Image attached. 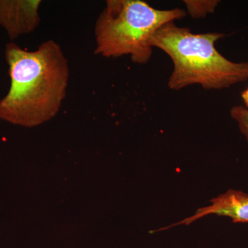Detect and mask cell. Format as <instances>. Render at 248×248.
<instances>
[{
    "mask_svg": "<svg viewBox=\"0 0 248 248\" xmlns=\"http://www.w3.org/2000/svg\"><path fill=\"white\" fill-rule=\"evenodd\" d=\"M4 55L11 85L0 99V120L34 127L55 117L66 99L70 77L60 45L47 40L29 51L11 42Z\"/></svg>",
    "mask_w": 248,
    "mask_h": 248,
    "instance_id": "obj_1",
    "label": "cell"
},
{
    "mask_svg": "<svg viewBox=\"0 0 248 248\" xmlns=\"http://www.w3.org/2000/svg\"><path fill=\"white\" fill-rule=\"evenodd\" d=\"M186 16L184 9H156L140 0H108L96 21L94 53L107 58L128 55L134 63L146 64L155 32Z\"/></svg>",
    "mask_w": 248,
    "mask_h": 248,
    "instance_id": "obj_3",
    "label": "cell"
},
{
    "mask_svg": "<svg viewBox=\"0 0 248 248\" xmlns=\"http://www.w3.org/2000/svg\"><path fill=\"white\" fill-rule=\"evenodd\" d=\"M231 116L237 122L240 131L248 143V108L243 106H235L231 108Z\"/></svg>",
    "mask_w": 248,
    "mask_h": 248,
    "instance_id": "obj_7",
    "label": "cell"
},
{
    "mask_svg": "<svg viewBox=\"0 0 248 248\" xmlns=\"http://www.w3.org/2000/svg\"><path fill=\"white\" fill-rule=\"evenodd\" d=\"M212 205L198 209L193 216L177 223L161 228L159 231L169 229L179 225H190L192 222L208 215L231 217L234 223H248V194L231 189L210 201Z\"/></svg>",
    "mask_w": 248,
    "mask_h": 248,
    "instance_id": "obj_5",
    "label": "cell"
},
{
    "mask_svg": "<svg viewBox=\"0 0 248 248\" xmlns=\"http://www.w3.org/2000/svg\"><path fill=\"white\" fill-rule=\"evenodd\" d=\"M187 7V12L192 17L197 19L205 17L207 14H213L218 6L219 1L210 0V1H192L185 0L184 1Z\"/></svg>",
    "mask_w": 248,
    "mask_h": 248,
    "instance_id": "obj_6",
    "label": "cell"
},
{
    "mask_svg": "<svg viewBox=\"0 0 248 248\" xmlns=\"http://www.w3.org/2000/svg\"><path fill=\"white\" fill-rule=\"evenodd\" d=\"M224 37L217 32L195 34L169 22L152 37L151 45L169 55L174 64L170 89L179 91L192 84L204 89H227L248 79V62H233L215 47Z\"/></svg>",
    "mask_w": 248,
    "mask_h": 248,
    "instance_id": "obj_2",
    "label": "cell"
},
{
    "mask_svg": "<svg viewBox=\"0 0 248 248\" xmlns=\"http://www.w3.org/2000/svg\"><path fill=\"white\" fill-rule=\"evenodd\" d=\"M241 98L246 104V107L248 108V88L241 93Z\"/></svg>",
    "mask_w": 248,
    "mask_h": 248,
    "instance_id": "obj_8",
    "label": "cell"
},
{
    "mask_svg": "<svg viewBox=\"0 0 248 248\" xmlns=\"http://www.w3.org/2000/svg\"><path fill=\"white\" fill-rule=\"evenodd\" d=\"M40 0H0V27L10 40L33 32L40 25Z\"/></svg>",
    "mask_w": 248,
    "mask_h": 248,
    "instance_id": "obj_4",
    "label": "cell"
}]
</instances>
